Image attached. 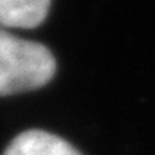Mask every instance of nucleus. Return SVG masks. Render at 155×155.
I'll return each mask as SVG.
<instances>
[{
  "mask_svg": "<svg viewBox=\"0 0 155 155\" xmlns=\"http://www.w3.org/2000/svg\"><path fill=\"white\" fill-rule=\"evenodd\" d=\"M54 74L56 60L45 45L15 36L0 27V96L41 88Z\"/></svg>",
  "mask_w": 155,
  "mask_h": 155,
  "instance_id": "f257e3e1",
  "label": "nucleus"
},
{
  "mask_svg": "<svg viewBox=\"0 0 155 155\" xmlns=\"http://www.w3.org/2000/svg\"><path fill=\"white\" fill-rule=\"evenodd\" d=\"M2 155H83L67 139L45 132V130H25L18 134L4 150Z\"/></svg>",
  "mask_w": 155,
  "mask_h": 155,
  "instance_id": "f03ea898",
  "label": "nucleus"
},
{
  "mask_svg": "<svg viewBox=\"0 0 155 155\" xmlns=\"http://www.w3.org/2000/svg\"><path fill=\"white\" fill-rule=\"evenodd\" d=\"M51 0H0V25L33 29L47 18Z\"/></svg>",
  "mask_w": 155,
  "mask_h": 155,
  "instance_id": "7ed1b4c3",
  "label": "nucleus"
}]
</instances>
